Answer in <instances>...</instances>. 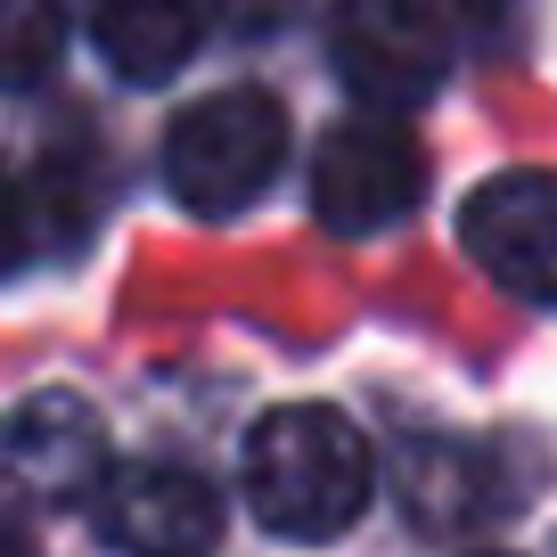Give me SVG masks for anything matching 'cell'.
I'll list each match as a JSON object with an SVG mask.
<instances>
[{
	"instance_id": "obj_1",
	"label": "cell",
	"mask_w": 557,
	"mask_h": 557,
	"mask_svg": "<svg viewBox=\"0 0 557 557\" xmlns=\"http://www.w3.org/2000/svg\"><path fill=\"white\" fill-rule=\"evenodd\" d=\"M377 468L345 410L329 401H287L246 435V508L278 541H336L361 524Z\"/></svg>"
},
{
	"instance_id": "obj_2",
	"label": "cell",
	"mask_w": 557,
	"mask_h": 557,
	"mask_svg": "<svg viewBox=\"0 0 557 557\" xmlns=\"http://www.w3.org/2000/svg\"><path fill=\"white\" fill-rule=\"evenodd\" d=\"M278 164H287V107L255 83L181 107L164 132V189L206 222L246 213L278 181Z\"/></svg>"
},
{
	"instance_id": "obj_3",
	"label": "cell",
	"mask_w": 557,
	"mask_h": 557,
	"mask_svg": "<svg viewBox=\"0 0 557 557\" xmlns=\"http://www.w3.org/2000/svg\"><path fill=\"white\" fill-rule=\"evenodd\" d=\"M426 197V148L394 115H345L320 132L312 157V213L336 238H369L418 213Z\"/></svg>"
},
{
	"instance_id": "obj_4",
	"label": "cell",
	"mask_w": 557,
	"mask_h": 557,
	"mask_svg": "<svg viewBox=\"0 0 557 557\" xmlns=\"http://www.w3.org/2000/svg\"><path fill=\"white\" fill-rule=\"evenodd\" d=\"M329 58L345 74V90H361L377 107H418L451 74V25H443L435 0H336Z\"/></svg>"
},
{
	"instance_id": "obj_5",
	"label": "cell",
	"mask_w": 557,
	"mask_h": 557,
	"mask_svg": "<svg viewBox=\"0 0 557 557\" xmlns=\"http://www.w3.org/2000/svg\"><path fill=\"white\" fill-rule=\"evenodd\" d=\"M222 517V492L189 459H123L99 475V533L123 557H213Z\"/></svg>"
},
{
	"instance_id": "obj_6",
	"label": "cell",
	"mask_w": 557,
	"mask_h": 557,
	"mask_svg": "<svg viewBox=\"0 0 557 557\" xmlns=\"http://www.w3.org/2000/svg\"><path fill=\"white\" fill-rule=\"evenodd\" d=\"M107 475V426L83 394L50 385V394H25L17 410L0 418V484L25 492V500H83Z\"/></svg>"
},
{
	"instance_id": "obj_7",
	"label": "cell",
	"mask_w": 557,
	"mask_h": 557,
	"mask_svg": "<svg viewBox=\"0 0 557 557\" xmlns=\"http://www.w3.org/2000/svg\"><path fill=\"white\" fill-rule=\"evenodd\" d=\"M459 238L468 255L500 278L508 296L541 304L557 287V181L541 164H517V173L484 181L459 213Z\"/></svg>"
},
{
	"instance_id": "obj_8",
	"label": "cell",
	"mask_w": 557,
	"mask_h": 557,
	"mask_svg": "<svg viewBox=\"0 0 557 557\" xmlns=\"http://www.w3.org/2000/svg\"><path fill=\"white\" fill-rule=\"evenodd\" d=\"M197 0H90V41L123 83H164L197 58Z\"/></svg>"
},
{
	"instance_id": "obj_9",
	"label": "cell",
	"mask_w": 557,
	"mask_h": 557,
	"mask_svg": "<svg viewBox=\"0 0 557 557\" xmlns=\"http://www.w3.org/2000/svg\"><path fill=\"white\" fill-rule=\"evenodd\" d=\"M484 459L459 451V443H401V500H410L418 524L435 533H468V524L492 517V492L475 484Z\"/></svg>"
},
{
	"instance_id": "obj_10",
	"label": "cell",
	"mask_w": 557,
	"mask_h": 557,
	"mask_svg": "<svg viewBox=\"0 0 557 557\" xmlns=\"http://www.w3.org/2000/svg\"><path fill=\"white\" fill-rule=\"evenodd\" d=\"M66 50V9L58 0H0V90H34Z\"/></svg>"
},
{
	"instance_id": "obj_11",
	"label": "cell",
	"mask_w": 557,
	"mask_h": 557,
	"mask_svg": "<svg viewBox=\"0 0 557 557\" xmlns=\"http://www.w3.org/2000/svg\"><path fill=\"white\" fill-rule=\"evenodd\" d=\"M25 255H34V230H25V197H17V181L0 173V278L17 271Z\"/></svg>"
},
{
	"instance_id": "obj_12",
	"label": "cell",
	"mask_w": 557,
	"mask_h": 557,
	"mask_svg": "<svg viewBox=\"0 0 557 557\" xmlns=\"http://www.w3.org/2000/svg\"><path fill=\"white\" fill-rule=\"evenodd\" d=\"M435 9H443V25H508V17H517V0H435Z\"/></svg>"
},
{
	"instance_id": "obj_13",
	"label": "cell",
	"mask_w": 557,
	"mask_h": 557,
	"mask_svg": "<svg viewBox=\"0 0 557 557\" xmlns=\"http://www.w3.org/2000/svg\"><path fill=\"white\" fill-rule=\"evenodd\" d=\"M0 557H41V549H34V533H25L17 517H0Z\"/></svg>"
},
{
	"instance_id": "obj_14",
	"label": "cell",
	"mask_w": 557,
	"mask_h": 557,
	"mask_svg": "<svg viewBox=\"0 0 557 557\" xmlns=\"http://www.w3.org/2000/svg\"><path fill=\"white\" fill-rule=\"evenodd\" d=\"M475 557H500V549H475Z\"/></svg>"
}]
</instances>
